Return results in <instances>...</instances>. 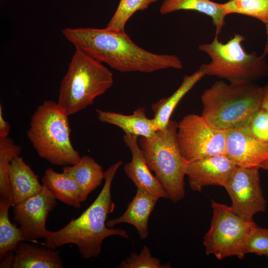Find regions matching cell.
Returning <instances> with one entry per match:
<instances>
[{"mask_svg": "<svg viewBox=\"0 0 268 268\" xmlns=\"http://www.w3.org/2000/svg\"><path fill=\"white\" fill-rule=\"evenodd\" d=\"M20 242L13 250V268H62L59 252L45 246Z\"/></svg>", "mask_w": 268, "mask_h": 268, "instance_id": "obj_17", "label": "cell"}, {"mask_svg": "<svg viewBox=\"0 0 268 268\" xmlns=\"http://www.w3.org/2000/svg\"><path fill=\"white\" fill-rule=\"evenodd\" d=\"M63 171L70 175L78 185L82 202L104 179L102 167L89 156L81 157L75 164L65 166Z\"/></svg>", "mask_w": 268, "mask_h": 268, "instance_id": "obj_20", "label": "cell"}, {"mask_svg": "<svg viewBox=\"0 0 268 268\" xmlns=\"http://www.w3.org/2000/svg\"><path fill=\"white\" fill-rule=\"evenodd\" d=\"M259 167L237 166L224 188L232 201V210L240 217L253 216L266 209L267 201L260 185Z\"/></svg>", "mask_w": 268, "mask_h": 268, "instance_id": "obj_10", "label": "cell"}, {"mask_svg": "<svg viewBox=\"0 0 268 268\" xmlns=\"http://www.w3.org/2000/svg\"><path fill=\"white\" fill-rule=\"evenodd\" d=\"M138 136L125 134L124 142L132 153V160L125 164L124 170L136 188L142 189L160 198L168 196L158 180L149 168L138 142Z\"/></svg>", "mask_w": 268, "mask_h": 268, "instance_id": "obj_14", "label": "cell"}, {"mask_svg": "<svg viewBox=\"0 0 268 268\" xmlns=\"http://www.w3.org/2000/svg\"><path fill=\"white\" fill-rule=\"evenodd\" d=\"M12 205L9 200L0 199V257L13 251L21 241H26L22 232L8 217V210Z\"/></svg>", "mask_w": 268, "mask_h": 268, "instance_id": "obj_23", "label": "cell"}, {"mask_svg": "<svg viewBox=\"0 0 268 268\" xmlns=\"http://www.w3.org/2000/svg\"><path fill=\"white\" fill-rule=\"evenodd\" d=\"M221 5L226 15L239 14L268 23V0H229Z\"/></svg>", "mask_w": 268, "mask_h": 268, "instance_id": "obj_25", "label": "cell"}, {"mask_svg": "<svg viewBox=\"0 0 268 268\" xmlns=\"http://www.w3.org/2000/svg\"><path fill=\"white\" fill-rule=\"evenodd\" d=\"M260 168L268 170V160L263 162L260 166Z\"/></svg>", "mask_w": 268, "mask_h": 268, "instance_id": "obj_34", "label": "cell"}, {"mask_svg": "<svg viewBox=\"0 0 268 268\" xmlns=\"http://www.w3.org/2000/svg\"><path fill=\"white\" fill-rule=\"evenodd\" d=\"M261 108L268 112V83L263 86V99Z\"/></svg>", "mask_w": 268, "mask_h": 268, "instance_id": "obj_32", "label": "cell"}, {"mask_svg": "<svg viewBox=\"0 0 268 268\" xmlns=\"http://www.w3.org/2000/svg\"><path fill=\"white\" fill-rule=\"evenodd\" d=\"M62 32L75 48L120 72L150 73L183 68L182 62L177 56L148 52L136 45L126 31L106 27H68Z\"/></svg>", "mask_w": 268, "mask_h": 268, "instance_id": "obj_1", "label": "cell"}, {"mask_svg": "<svg viewBox=\"0 0 268 268\" xmlns=\"http://www.w3.org/2000/svg\"><path fill=\"white\" fill-rule=\"evenodd\" d=\"M246 253L258 255H268V229L261 228L257 225L250 232L246 242Z\"/></svg>", "mask_w": 268, "mask_h": 268, "instance_id": "obj_28", "label": "cell"}, {"mask_svg": "<svg viewBox=\"0 0 268 268\" xmlns=\"http://www.w3.org/2000/svg\"><path fill=\"white\" fill-rule=\"evenodd\" d=\"M204 76L203 71L200 67L192 74L185 76L180 86L171 96L161 99L152 104L151 109L154 114L153 119L157 130L166 127L178 104Z\"/></svg>", "mask_w": 268, "mask_h": 268, "instance_id": "obj_19", "label": "cell"}, {"mask_svg": "<svg viewBox=\"0 0 268 268\" xmlns=\"http://www.w3.org/2000/svg\"><path fill=\"white\" fill-rule=\"evenodd\" d=\"M178 123L170 120L166 127L150 137L140 136L138 144L146 163L174 202L185 196L184 178L187 162L177 142Z\"/></svg>", "mask_w": 268, "mask_h": 268, "instance_id": "obj_7", "label": "cell"}, {"mask_svg": "<svg viewBox=\"0 0 268 268\" xmlns=\"http://www.w3.org/2000/svg\"><path fill=\"white\" fill-rule=\"evenodd\" d=\"M136 188V194L124 213L118 218L107 221L106 226L113 228L119 224L128 223L135 228L140 238L143 240L148 235L149 218L159 198L142 189Z\"/></svg>", "mask_w": 268, "mask_h": 268, "instance_id": "obj_15", "label": "cell"}, {"mask_svg": "<svg viewBox=\"0 0 268 268\" xmlns=\"http://www.w3.org/2000/svg\"><path fill=\"white\" fill-rule=\"evenodd\" d=\"M179 10L196 11L210 17L218 36L225 24L226 14L221 3L210 0H164L159 8L162 14Z\"/></svg>", "mask_w": 268, "mask_h": 268, "instance_id": "obj_21", "label": "cell"}, {"mask_svg": "<svg viewBox=\"0 0 268 268\" xmlns=\"http://www.w3.org/2000/svg\"><path fill=\"white\" fill-rule=\"evenodd\" d=\"M253 136L260 141L268 142L267 111L260 108L254 115L248 126Z\"/></svg>", "mask_w": 268, "mask_h": 268, "instance_id": "obj_29", "label": "cell"}, {"mask_svg": "<svg viewBox=\"0 0 268 268\" xmlns=\"http://www.w3.org/2000/svg\"><path fill=\"white\" fill-rule=\"evenodd\" d=\"M169 263L162 265L157 258L153 257L149 248L144 245L139 254L132 253L121 262L119 268H167Z\"/></svg>", "mask_w": 268, "mask_h": 268, "instance_id": "obj_27", "label": "cell"}, {"mask_svg": "<svg viewBox=\"0 0 268 268\" xmlns=\"http://www.w3.org/2000/svg\"><path fill=\"white\" fill-rule=\"evenodd\" d=\"M119 161L104 171L105 183L98 197L77 218L71 219L62 229L48 231L40 244L56 249L63 245L74 244L83 259L96 258L100 254L102 242L107 237L119 236L129 238L126 231L106 226L108 215L114 211L115 204L111 196L114 178L123 164Z\"/></svg>", "mask_w": 268, "mask_h": 268, "instance_id": "obj_2", "label": "cell"}, {"mask_svg": "<svg viewBox=\"0 0 268 268\" xmlns=\"http://www.w3.org/2000/svg\"><path fill=\"white\" fill-rule=\"evenodd\" d=\"M9 179L12 205L37 194L43 186L38 176L20 156L15 158L11 162Z\"/></svg>", "mask_w": 268, "mask_h": 268, "instance_id": "obj_18", "label": "cell"}, {"mask_svg": "<svg viewBox=\"0 0 268 268\" xmlns=\"http://www.w3.org/2000/svg\"><path fill=\"white\" fill-rule=\"evenodd\" d=\"M1 259L3 260L1 262L0 268H13L14 259L13 251L8 252Z\"/></svg>", "mask_w": 268, "mask_h": 268, "instance_id": "obj_31", "label": "cell"}, {"mask_svg": "<svg viewBox=\"0 0 268 268\" xmlns=\"http://www.w3.org/2000/svg\"><path fill=\"white\" fill-rule=\"evenodd\" d=\"M75 49L62 80L57 102L68 116L92 105L114 82L112 72L102 63Z\"/></svg>", "mask_w": 268, "mask_h": 268, "instance_id": "obj_5", "label": "cell"}, {"mask_svg": "<svg viewBox=\"0 0 268 268\" xmlns=\"http://www.w3.org/2000/svg\"><path fill=\"white\" fill-rule=\"evenodd\" d=\"M68 116L57 102L45 100L33 114L26 132L38 154L55 165H72L81 158L71 142Z\"/></svg>", "mask_w": 268, "mask_h": 268, "instance_id": "obj_4", "label": "cell"}, {"mask_svg": "<svg viewBox=\"0 0 268 268\" xmlns=\"http://www.w3.org/2000/svg\"><path fill=\"white\" fill-rule=\"evenodd\" d=\"M267 121H268V111H267Z\"/></svg>", "mask_w": 268, "mask_h": 268, "instance_id": "obj_35", "label": "cell"}, {"mask_svg": "<svg viewBox=\"0 0 268 268\" xmlns=\"http://www.w3.org/2000/svg\"><path fill=\"white\" fill-rule=\"evenodd\" d=\"M245 37L236 33L226 43L215 35L210 43L202 44L199 50L206 53L210 62L200 67L205 75L224 79L230 83L254 82L268 75L266 56L247 53L242 46Z\"/></svg>", "mask_w": 268, "mask_h": 268, "instance_id": "obj_6", "label": "cell"}, {"mask_svg": "<svg viewBox=\"0 0 268 268\" xmlns=\"http://www.w3.org/2000/svg\"><path fill=\"white\" fill-rule=\"evenodd\" d=\"M265 25L266 26V41L263 54L267 56L268 54V23H267Z\"/></svg>", "mask_w": 268, "mask_h": 268, "instance_id": "obj_33", "label": "cell"}, {"mask_svg": "<svg viewBox=\"0 0 268 268\" xmlns=\"http://www.w3.org/2000/svg\"><path fill=\"white\" fill-rule=\"evenodd\" d=\"M263 86L254 82H215L201 95V116L212 126L224 130L248 126L261 108Z\"/></svg>", "mask_w": 268, "mask_h": 268, "instance_id": "obj_3", "label": "cell"}, {"mask_svg": "<svg viewBox=\"0 0 268 268\" xmlns=\"http://www.w3.org/2000/svg\"><path fill=\"white\" fill-rule=\"evenodd\" d=\"M236 166L226 154L187 162L186 176L190 187L196 192L210 185L224 187Z\"/></svg>", "mask_w": 268, "mask_h": 268, "instance_id": "obj_12", "label": "cell"}, {"mask_svg": "<svg viewBox=\"0 0 268 268\" xmlns=\"http://www.w3.org/2000/svg\"><path fill=\"white\" fill-rule=\"evenodd\" d=\"M42 181L57 200L75 208L81 207L82 202L80 188L70 175L64 172H56L49 167L45 171Z\"/></svg>", "mask_w": 268, "mask_h": 268, "instance_id": "obj_22", "label": "cell"}, {"mask_svg": "<svg viewBox=\"0 0 268 268\" xmlns=\"http://www.w3.org/2000/svg\"><path fill=\"white\" fill-rule=\"evenodd\" d=\"M96 111L100 122L115 125L121 129L125 134L150 137L157 131L153 119L147 117L144 107L137 108L129 115L99 109Z\"/></svg>", "mask_w": 268, "mask_h": 268, "instance_id": "obj_16", "label": "cell"}, {"mask_svg": "<svg viewBox=\"0 0 268 268\" xmlns=\"http://www.w3.org/2000/svg\"><path fill=\"white\" fill-rule=\"evenodd\" d=\"M10 130V126L3 116V108L0 104V138L7 137Z\"/></svg>", "mask_w": 268, "mask_h": 268, "instance_id": "obj_30", "label": "cell"}, {"mask_svg": "<svg viewBox=\"0 0 268 268\" xmlns=\"http://www.w3.org/2000/svg\"><path fill=\"white\" fill-rule=\"evenodd\" d=\"M226 154L237 166L260 168L268 160V142L256 138L248 126L229 130Z\"/></svg>", "mask_w": 268, "mask_h": 268, "instance_id": "obj_13", "label": "cell"}, {"mask_svg": "<svg viewBox=\"0 0 268 268\" xmlns=\"http://www.w3.org/2000/svg\"><path fill=\"white\" fill-rule=\"evenodd\" d=\"M158 0H120L106 28L117 31H125L127 22L136 12L146 9L151 3Z\"/></svg>", "mask_w": 268, "mask_h": 268, "instance_id": "obj_26", "label": "cell"}, {"mask_svg": "<svg viewBox=\"0 0 268 268\" xmlns=\"http://www.w3.org/2000/svg\"><path fill=\"white\" fill-rule=\"evenodd\" d=\"M227 132L212 126L201 115H186L178 123L177 131L182 156L189 162L226 154Z\"/></svg>", "mask_w": 268, "mask_h": 268, "instance_id": "obj_9", "label": "cell"}, {"mask_svg": "<svg viewBox=\"0 0 268 268\" xmlns=\"http://www.w3.org/2000/svg\"><path fill=\"white\" fill-rule=\"evenodd\" d=\"M21 148L8 137L0 138V199L12 201L9 172L11 161L19 156Z\"/></svg>", "mask_w": 268, "mask_h": 268, "instance_id": "obj_24", "label": "cell"}, {"mask_svg": "<svg viewBox=\"0 0 268 268\" xmlns=\"http://www.w3.org/2000/svg\"><path fill=\"white\" fill-rule=\"evenodd\" d=\"M211 206L210 228L203 238L206 255L220 260L232 256L243 259L247 238L256 223L236 214L231 206L212 200Z\"/></svg>", "mask_w": 268, "mask_h": 268, "instance_id": "obj_8", "label": "cell"}, {"mask_svg": "<svg viewBox=\"0 0 268 268\" xmlns=\"http://www.w3.org/2000/svg\"><path fill=\"white\" fill-rule=\"evenodd\" d=\"M267 256L268 257V255Z\"/></svg>", "mask_w": 268, "mask_h": 268, "instance_id": "obj_36", "label": "cell"}, {"mask_svg": "<svg viewBox=\"0 0 268 268\" xmlns=\"http://www.w3.org/2000/svg\"><path fill=\"white\" fill-rule=\"evenodd\" d=\"M43 186L37 194L12 205L13 221L19 225L27 242L39 243L37 239L45 238L48 231L46 228L48 216L57 205L54 195Z\"/></svg>", "mask_w": 268, "mask_h": 268, "instance_id": "obj_11", "label": "cell"}]
</instances>
